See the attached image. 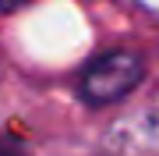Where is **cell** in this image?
<instances>
[{
    "instance_id": "obj_1",
    "label": "cell",
    "mask_w": 159,
    "mask_h": 156,
    "mask_svg": "<svg viewBox=\"0 0 159 156\" xmlns=\"http://www.w3.org/2000/svg\"><path fill=\"white\" fill-rule=\"evenodd\" d=\"M145 78V57L138 50L117 46L92 57L78 71V99L85 106H113L138 89Z\"/></svg>"
},
{
    "instance_id": "obj_2",
    "label": "cell",
    "mask_w": 159,
    "mask_h": 156,
    "mask_svg": "<svg viewBox=\"0 0 159 156\" xmlns=\"http://www.w3.org/2000/svg\"><path fill=\"white\" fill-rule=\"evenodd\" d=\"M110 156H159V124L152 117H124L113 131H106Z\"/></svg>"
},
{
    "instance_id": "obj_3",
    "label": "cell",
    "mask_w": 159,
    "mask_h": 156,
    "mask_svg": "<svg viewBox=\"0 0 159 156\" xmlns=\"http://www.w3.org/2000/svg\"><path fill=\"white\" fill-rule=\"evenodd\" d=\"M0 156H32L18 139H0Z\"/></svg>"
},
{
    "instance_id": "obj_4",
    "label": "cell",
    "mask_w": 159,
    "mask_h": 156,
    "mask_svg": "<svg viewBox=\"0 0 159 156\" xmlns=\"http://www.w3.org/2000/svg\"><path fill=\"white\" fill-rule=\"evenodd\" d=\"M21 4H29V0H0V14L14 11V7H21Z\"/></svg>"
}]
</instances>
